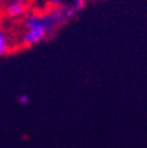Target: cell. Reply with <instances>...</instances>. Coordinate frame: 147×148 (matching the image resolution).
I'll return each instance as SVG.
<instances>
[{
  "label": "cell",
  "instance_id": "cell-1",
  "mask_svg": "<svg viewBox=\"0 0 147 148\" xmlns=\"http://www.w3.org/2000/svg\"><path fill=\"white\" fill-rule=\"evenodd\" d=\"M23 25L24 33L21 37V44L25 48L39 45L46 38H52L60 28L49 9L45 12L29 13L24 16Z\"/></svg>",
  "mask_w": 147,
  "mask_h": 148
},
{
  "label": "cell",
  "instance_id": "cell-2",
  "mask_svg": "<svg viewBox=\"0 0 147 148\" xmlns=\"http://www.w3.org/2000/svg\"><path fill=\"white\" fill-rule=\"evenodd\" d=\"M44 1L49 5V8L60 5H70L77 12V15L86 8V0H44Z\"/></svg>",
  "mask_w": 147,
  "mask_h": 148
},
{
  "label": "cell",
  "instance_id": "cell-3",
  "mask_svg": "<svg viewBox=\"0 0 147 148\" xmlns=\"http://www.w3.org/2000/svg\"><path fill=\"white\" fill-rule=\"evenodd\" d=\"M3 13L9 18H19L21 16H25L27 13V4H7L3 8Z\"/></svg>",
  "mask_w": 147,
  "mask_h": 148
},
{
  "label": "cell",
  "instance_id": "cell-4",
  "mask_svg": "<svg viewBox=\"0 0 147 148\" xmlns=\"http://www.w3.org/2000/svg\"><path fill=\"white\" fill-rule=\"evenodd\" d=\"M8 50H9L8 36H7V33L3 31V29H0V58L7 54Z\"/></svg>",
  "mask_w": 147,
  "mask_h": 148
},
{
  "label": "cell",
  "instance_id": "cell-5",
  "mask_svg": "<svg viewBox=\"0 0 147 148\" xmlns=\"http://www.w3.org/2000/svg\"><path fill=\"white\" fill-rule=\"evenodd\" d=\"M17 102L20 103V105H23V106H27V105H29L31 98H29L28 94H19L17 95Z\"/></svg>",
  "mask_w": 147,
  "mask_h": 148
},
{
  "label": "cell",
  "instance_id": "cell-6",
  "mask_svg": "<svg viewBox=\"0 0 147 148\" xmlns=\"http://www.w3.org/2000/svg\"><path fill=\"white\" fill-rule=\"evenodd\" d=\"M4 3V5H7V4H16V3H20V4H28V1L29 0H1Z\"/></svg>",
  "mask_w": 147,
  "mask_h": 148
},
{
  "label": "cell",
  "instance_id": "cell-7",
  "mask_svg": "<svg viewBox=\"0 0 147 148\" xmlns=\"http://www.w3.org/2000/svg\"><path fill=\"white\" fill-rule=\"evenodd\" d=\"M99 1H107V0H99Z\"/></svg>",
  "mask_w": 147,
  "mask_h": 148
}]
</instances>
